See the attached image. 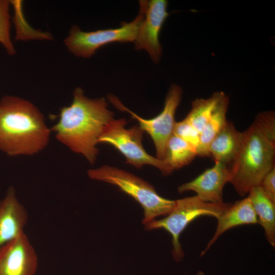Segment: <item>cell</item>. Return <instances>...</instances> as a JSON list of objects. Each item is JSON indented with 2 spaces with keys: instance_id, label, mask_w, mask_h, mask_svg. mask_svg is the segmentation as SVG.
<instances>
[{
  "instance_id": "obj_14",
  "label": "cell",
  "mask_w": 275,
  "mask_h": 275,
  "mask_svg": "<svg viewBox=\"0 0 275 275\" xmlns=\"http://www.w3.org/2000/svg\"><path fill=\"white\" fill-rule=\"evenodd\" d=\"M242 139V132L238 131L232 122L226 124L209 145V156L214 162L223 163L230 167L239 152Z\"/></svg>"
},
{
  "instance_id": "obj_12",
  "label": "cell",
  "mask_w": 275,
  "mask_h": 275,
  "mask_svg": "<svg viewBox=\"0 0 275 275\" xmlns=\"http://www.w3.org/2000/svg\"><path fill=\"white\" fill-rule=\"evenodd\" d=\"M28 218L26 210L12 187L0 202V249L23 233Z\"/></svg>"
},
{
  "instance_id": "obj_15",
  "label": "cell",
  "mask_w": 275,
  "mask_h": 275,
  "mask_svg": "<svg viewBox=\"0 0 275 275\" xmlns=\"http://www.w3.org/2000/svg\"><path fill=\"white\" fill-rule=\"evenodd\" d=\"M248 194L258 224L263 228L268 242L274 248L275 202L265 194L260 185L251 188Z\"/></svg>"
},
{
  "instance_id": "obj_6",
  "label": "cell",
  "mask_w": 275,
  "mask_h": 275,
  "mask_svg": "<svg viewBox=\"0 0 275 275\" xmlns=\"http://www.w3.org/2000/svg\"><path fill=\"white\" fill-rule=\"evenodd\" d=\"M127 123L125 119H114L104 128L98 143L113 146L125 157L126 163L136 168L150 165L159 169L163 175L171 174L173 171L164 160L145 150L142 143L144 131L138 125L127 128Z\"/></svg>"
},
{
  "instance_id": "obj_13",
  "label": "cell",
  "mask_w": 275,
  "mask_h": 275,
  "mask_svg": "<svg viewBox=\"0 0 275 275\" xmlns=\"http://www.w3.org/2000/svg\"><path fill=\"white\" fill-rule=\"evenodd\" d=\"M216 218L217 223L215 231L201 253V256L204 255L227 231L238 226L258 224L256 214L248 197L230 204Z\"/></svg>"
},
{
  "instance_id": "obj_8",
  "label": "cell",
  "mask_w": 275,
  "mask_h": 275,
  "mask_svg": "<svg viewBox=\"0 0 275 275\" xmlns=\"http://www.w3.org/2000/svg\"><path fill=\"white\" fill-rule=\"evenodd\" d=\"M182 94V89L179 86L172 85L166 97L162 111L156 116L149 119L141 117L130 111L116 96L109 95L108 98L117 108L129 113L138 122L140 128L151 138L155 148L156 157L163 160L167 144L173 134L176 122L175 113Z\"/></svg>"
},
{
  "instance_id": "obj_10",
  "label": "cell",
  "mask_w": 275,
  "mask_h": 275,
  "mask_svg": "<svg viewBox=\"0 0 275 275\" xmlns=\"http://www.w3.org/2000/svg\"><path fill=\"white\" fill-rule=\"evenodd\" d=\"M37 266V255L24 233L0 249V275H35Z\"/></svg>"
},
{
  "instance_id": "obj_5",
  "label": "cell",
  "mask_w": 275,
  "mask_h": 275,
  "mask_svg": "<svg viewBox=\"0 0 275 275\" xmlns=\"http://www.w3.org/2000/svg\"><path fill=\"white\" fill-rule=\"evenodd\" d=\"M230 204L206 202L197 196L177 200L172 210L164 218L154 219L145 224V227L148 230L162 229L167 231L172 236L173 258L180 261L184 256L180 237L188 225L202 216L217 218Z\"/></svg>"
},
{
  "instance_id": "obj_19",
  "label": "cell",
  "mask_w": 275,
  "mask_h": 275,
  "mask_svg": "<svg viewBox=\"0 0 275 275\" xmlns=\"http://www.w3.org/2000/svg\"><path fill=\"white\" fill-rule=\"evenodd\" d=\"M10 1L0 0V43L9 55L13 56L16 51L10 35Z\"/></svg>"
},
{
  "instance_id": "obj_11",
  "label": "cell",
  "mask_w": 275,
  "mask_h": 275,
  "mask_svg": "<svg viewBox=\"0 0 275 275\" xmlns=\"http://www.w3.org/2000/svg\"><path fill=\"white\" fill-rule=\"evenodd\" d=\"M231 172L226 164L216 162L211 168L208 169L188 182L178 187V191L182 193L193 191L201 200L213 203H223V189L225 185L230 182Z\"/></svg>"
},
{
  "instance_id": "obj_20",
  "label": "cell",
  "mask_w": 275,
  "mask_h": 275,
  "mask_svg": "<svg viewBox=\"0 0 275 275\" xmlns=\"http://www.w3.org/2000/svg\"><path fill=\"white\" fill-rule=\"evenodd\" d=\"M173 134L188 143L197 150L200 142V132L185 118L176 122Z\"/></svg>"
},
{
  "instance_id": "obj_9",
  "label": "cell",
  "mask_w": 275,
  "mask_h": 275,
  "mask_svg": "<svg viewBox=\"0 0 275 275\" xmlns=\"http://www.w3.org/2000/svg\"><path fill=\"white\" fill-rule=\"evenodd\" d=\"M140 11L144 17L134 41L135 48L148 52L155 63H158L162 54L159 34L169 13L168 2L166 0L140 1Z\"/></svg>"
},
{
  "instance_id": "obj_7",
  "label": "cell",
  "mask_w": 275,
  "mask_h": 275,
  "mask_svg": "<svg viewBox=\"0 0 275 275\" xmlns=\"http://www.w3.org/2000/svg\"><path fill=\"white\" fill-rule=\"evenodd\" d=\"M144 14L140 11L136 18L130 22H123L117 28L85 32L73 26L64 43L74 56L89 58L102 46L114 42H134Z\"/></svg>"
},
{
  "instance_id": "obj_1",
  "label": "cell",
  "mask_w": 275,
  "mask_h": 275,
  "mask_svg": "<svg viewBox=\"0 0 275 275\" xmlns=\"http://www.w3.org/2000/svg\"><path fill=\"white\" fill-rule=\"evenodd\" d=\"M73 96L71 103L60 109L51 130L60 142L93 164L99 153V138L114 114L103 97L90 99L81 88H75Z\"/></svg>"
},
{
  "instance_id": "obj_17",
  "label": "cell",
  "mask_w": 275,
  "mask_h": 275,
  "mask_svg": "<svg viewBox=\"0 0 275 275\" xmlns=\"http://www.w3.org/2000/svg\"><path fill=\"white\" fill-rule=\"evenodd\" d=\"M196 155L195 147L173 134L167 144L163 160L173 171L189 164Z\"/></svg>"
},
{
  "instance_id": "obj_18",
  "label": "cell",
  "mask_w": 275,
  "mask_h": 275,
  "mask_svg": "<svg viewBox=\"0 0 275 275\" xmlns=\"http://www.w3.org/2000/svg\"><path fill=\"white\" fill-rule=\"evenodd\" d=\"M225 95L223 92H216L207 99H195L192 102L191 108L185 119L200 133Z\"/></svg>"
},
{
  "instance_id": "obj_21",
  "label": "cell",
  "mask_w": 275,
  "mask_h": 275,
  "mask_svg": "<svg viewBox=\"0 0 275 275\" xmlns=\"http://www.w3.org/2000/svg\"><path fill=\"white\" fill-rule=\"evenodd\" d=\"M259 185L275 202V167L265 175Z\"/></svg>"
},
{
  "instance_id": "obj_16",
  "label": "cell",
  "mask_w": 275,
  "mask_h": 275,
  "mask_svg": "<svg viewBox=\"0 0 275 275\" xmlns=\"http://www.w3.org/2000/svg\"><path fill=\"white\" fill-rule=\"evenodd\" d=\"M229 99L226 94L220 100L211 117L200 133V142L197 155L209 156L208 148L212 141L223 128L227 122Z\"/></svg>"
},
{
  "instance_id": "obj_4",
  "label": "cell",
  "mask_w": 275,
  "mask_h": 275,
  "mask_svg": "<svg viewBox=\"0 0 275 275\" xmlns=\"http://www.w3.org/2000/svg\"><path fill=\"white\" fill-rule=\"evenodd\" d=\"M87 173L92 179L117 186L139 203L144 210L143 223L144 225L158 216L167 215L175 205V200L160 196L150 183L119 168L104 165L89 170Z\"/></svg>"
},
{
  "instance_id": "obj_22",
  "label": "cell",
  "mask_w": 275,
  "mask_h": 275,
  "mask_svg": "<svg viewBox=\"0 0 275 275\" xmlns=\"http://www.w3.org/2000/svg\"><path fill=\"white\" fill-rule=\"evenodd\" d=\"M196 275H206V274H205V273L203 271L199 270L197 272Z\"/></svg>"
},
{
  "instance_id": "obj_3",
  "label": "cell",
  "mask_w": 275,
  "mask_h": 275,
  "mask_svg": "<svg viewBox=\"0 0 275 275\" xmlns=\"http://www.w3.org/2000/svg\"><path fill=\"white\" fill-rule=\"evenodd\" d=\"M51 132L30 101L6 95L0 100V150L11 156L32 155L48 145Z\"/></svg>"
},
{
  "instance_id": "obj_2",
  "label": "cell",
  "mask_w": 275,
  "mask_h": 275,
  "mask_svg": "<svg viewBox=\"0 0 275 275\" xmlns=\"http://www.w3.org/2000/svg\"><path fill=\"white\" fill-rule=\"evenodd\" d=\"M275 116L272 111L260 113L242 132L241 145L229 168L230 182L238 194L244 196L259 185L274 166Z\"/></svg>"
}]
</instances>
